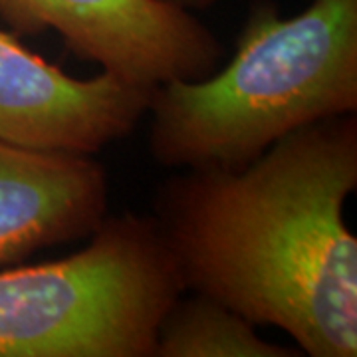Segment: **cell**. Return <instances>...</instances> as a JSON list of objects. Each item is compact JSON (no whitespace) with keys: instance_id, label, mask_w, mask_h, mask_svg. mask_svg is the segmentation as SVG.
Returning <instances> with one entry per match:
<instances>
[{"instance_id":"6da1fadb","label":"cell","mask_w":357,"mask_h":357,"mask_svg":"<svg viewBox=\"0 0 357 357\" xmlns=\"http://www.w3.org/2000/svg\"><path fill=\"white\" fill-rule=\"evenodd\" d=\"M153 220L183 292L274 326L310 357L357 356V114L288 133L243 169H178Z\"/></svg>"},{"instance_id":"7a4b0ae2","label":"cell","mask_w":357,"mask_h":357,"mask_svg":"<svg viewBox=\"0 0 357 357\" xmlns=\"http://www.w3.org/2000/svg\"><path fill=\"white\" fill-rule=\"evenodd\" d=\"M149 153L167 169H243L288 133L357 114V0L250 6L229 64L157 86Z\"/></svg>"},{"instance_id":"3957f363","label":"cell","mask_w":357,"mask_h":357,"mask_svg":"<svg viewBox=\"0 0 357 357\" xmlns=\"http://www.w3.org/2000/svg\"><path fill=\"white\" fill-rule=\"evenodd\" d=\"M183 286L151 217H105L60 260L0 270V357H155Z\"/></svg>"},{"instance_id":"277c9868","label":"cell","mask_w":357,"mask_h":357,"mask_svg":"<svg viewBox=\"0 0 357 357\" xmlns=\"http://www.w3.org/2000/svg\"><path fill=\"white\" fill-rule=\"evenodd\" d=\"M0 18L18 38L56 32L79 60L147 86L203 79L222 58L195 13L157 0H0Z\"/></svg>"},{"instance_id":"5b68a950","label":"cell","mask_w":357,"mask_h":357,"mask_svg":"<svg viewBox=\"0 0 357 357\" xmlns=\"http://www.w3.org/2000/svg\"><path fill=\"white\" fill-rule=\"evenodd\" d=\"M157 86L107 72L79 79L0 28V141L40 151L96 155L149 112Z\"/></svg>"},{"instance_id":"8992f818","label":"cell","mask_w":357,"mask_h":357,"mask_svg":"<svg viewBox=\"0 0 357 357\" xmlns=\"http://www.w3.org/2000/svg\"><path fill=\"white\" fill-rule=\"evenodd\" d=\"M109 208V178L93 155L0 141V270L89 238Z\"/></svg>"},{"instance_id":"52a82bcc","label":"cell","mask_w":357,"mask_h":357,"mask_svg":"<svg viewBox=\"0 0 357 357\" xmlns=\"http://www.w3.org/2000/svg\"><path fill=\"white\" fill-rule=\"evenodd\" d=\"M296 345L264 340L236 310L211 296H178L159 326L155 357H300Z\"/></svg>"},{"instance_id":"ba28073f","label":"cell","mask_w":357,"mask_h":357,"mask_svg":"<svg viewBox=\"0 0 357 357\" xmlns=\"http://www.w3.org/2000/svg\"><path fill=\"white\" fill-rule=\"evenodd\" d=\"M161 4L167 6H173V8H181V10H187V13H199V10H206V8H213L225 0H157Z\"/></svg>"}]
</instances>
